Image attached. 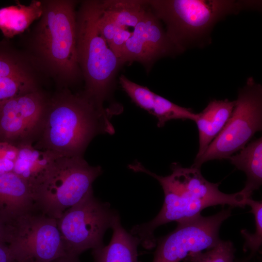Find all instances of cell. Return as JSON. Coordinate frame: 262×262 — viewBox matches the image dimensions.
Instances as JSON below:
<instances>
[{
  "label": "cell",
  "instance_id": "cell-11",
  "mask_svg": "<svg viewBox=\"0 0 262 262\" xmlns=\"http://www.w3.org/2000/svg\"><path fill=\"white\" fill-rule=\"evenodd\" d=\"M48 98L39 90L1 104L0 141L16 146L33 144L42 125Z\"/></svg>",
  "mask_w": 262,
  "mask_h": 262
},
{
  "label": "cell",
  "instance_id": "cell-16",
  "mask_svg": "<svg viewBox=\"0 0 262 262\" xmlns=\"http://www.w3.org/2000/svg\"><path fill=\"white\" fill-rule=\"evenodd\" d=\"M235 105V100L228 99L211 100L197 114L195 120L199 136V149L196 158L201 156L228 121Z\"/></svg>",
  "mask_w": 262,
  "mask_h": 262
},
{
  "label": "cell",
  "instance_id": "cell-25",
  "mask_svg": "<svg viewBox=\"0 0 262 262\" xmlns=\"http://www.w3.org/2000/svg\"><path fill=\"white\" fill-rule=\"evenodd\" d=\"M0 262H15L8 244L0 243Z\"/></svg>",
  "mask_w": 262,
  "mask_h": 262
},
{
  "label": "cell",
  "instance_id": "cell-20",
  "mask_svg": "<svg viewBox=\"0 0 262 262\" xmlns=\"http://www.w3.org/2000/svg\"><path fill=\"white\" fill-rule=\"evenodd\" d=\"M228 159L238 169L246 173L247 180L242 190L251 196L262 184V137L247 144Z\"/></svg>",
  "mask_w": 262,
  "mask_h": 262
},
{
  "label": "cell",
  "instance_id": "cell-27",
  "mask_svg": "<svg viewBox=\"0 0 262 262\" xmlns=\"http://www.w3.org/2000/svg\"><path fill=\"white\" fill-rule=\"evenodd\" d=\"M51 262H81L78 257L65 255L60 257Z\"/></svg>",
  "mask_w": 262,
  "mask_h": 262
},
{
  "label": "cell",
  "instance_id": "cell-19",
  "mask_svg": "<svg viewBox=\"0 0 262 262\" xmlns=\"http://www.w3.org/2000/svg\"><path fill=\"white\" fill-rule=\"evenodd\" d=\"M43 13L42 0H32L28 5L19 1L15 5L0 8V30L6 39L23 33Z\"/></svg>",
  "mask_w": 262,
  "mask_h": 262
},
{
  "label": "cell",
  "instance_id": "cell-29",
  "mask_svg": "<svg viewBox=\"0 0 262 262\" xmlns=\"http://www.w3.org/2000/svg\"></svg>",
  "mask_w": 262,
  "mask_h": 262
},
{
  "label": "cell",
  "instance_id": "cell-6",
  "mask_svg": "<svg viewBox=\"0 0 262 262\" xmlns=\"http://www.w3.org/2000/svg\"><path fill=\"white\" fill-rule=\"evenodd\" d=\"M79 156H59L33 192L36 208L57 219L64 212L93 192L94 180L102 173Z\"/></svg>",
  "mask_w": 262,
  "mask_h": 262
},
{
  "label": "cell",
  "instance_id": "cell-3",
  "mask_svg": "<svg viewBox=\"0 0 262 262\" xmlns=\"http://www.w3.org/2000/svg\"><path fill=\"white\" fill-rule=\"evenodd\" d=\"M114 131L107 115L83 92L67 88L48 98L42 125L33 147L60 156H82L97 134Z\"/></svg>",
  "mask_w": 262,
  "mask_h": 262
},
{
  "label": "cell",
  "instance_id": "cell-4",
  "mask_svg": "<svg viewBox=\"0 0 262 262\" xmlns=\"http://www.w3.org/2000/svg\"><path fill=\"white\" fill-rule=\"evenodd\" d=\"M148 5L165 25L167 34L183 53L212 42L215 26L229 16L259 10L256 0H150Z\"/></svg>",
  "mask_w": 262,
  "mask_h": 262
},
{
  "label": "cell",
  "instance_id": "cell-12",
  "mask_svg": "<svg viewBox=\"0 0 262 262\" xmlns=\"http://www.w3.org/2000/svg\"><path fill=\"white\" fill-rule=\"evenodd\" d=\"M181 53L148 3L141 19L125 44L119 60L121 66L127 62H138L149 71L160 59Z\"/></svg>",
  "mask_w": 262,
  "mask_h": 262
},
{
  "label": "cell",
  "instance_id": "cell-2",
  "mask_svg": "<svg viewBox=\"0 0 262 262\" xmlns=\"http://www.w3.org/2000/svg\"><path fill=\"white\" fill-rule=\"evenodd\" d=\"M43 13L27 37L26 50L40 71L62 86L82 77L77 50V1L42 0Z\"/></svg>",
  "mask_w": 262,
  "mask_h": 262
},
{
  "label": "cell",
  "instance_id": "cell-18",
  "mask_svg": "<svg viewBox=\"0 0 262 262\" xmlns=\"http://www.w3.org/2000/svg\"><path fill=\"white\" fill-rule=\"evenodd\" d=\"M111 228L113 233L109 244L93 249L94 262H139V240L122 226L118 214Z\"/></svg>",
  "mask_w": 262,
  "mask_h": 262
},
{
  "label": "cell",
  "instance_id": "cell-15",
  "mask_svg": "<svg viewBox=\"0 0 262 262\" xmlns=\"http://www.w3.org/2000/svg\"><path fill=\"white\" fill-rule=\"evenodd\" d=\"M35 210L31 186L14 172L0 174V217L10 225Z\"/></svg>",
  "mask_w": 262,
  "mask_h": 262
},
{
  "label": "cell",
  "instance_id": "cell-1",
  "mask_svg": "<svg viewBox=\"0 0 262 262\" xmlns=\"http://www.w3.org/2000/svg\"><path fill=\"white\" fill-rule=\"evenodd\" d=\"M135 172L146 173L156 179L163 189L164 199L162 208L151 221L134 226L131 233L137 237L147 249L156 246L154 231L158 227L176 221L180 223L200 215L207 207L228 205L244 207L249 196L242 190L234 194H226L218 188L219 183H212L202 175L200 169L171 164L172 173L161 176L146 169L139 162L129 165Z\"/></svg>",
  "mask_w": 262,
  "mask_h": 262
},
{
  "label": "cell",
  "instance_id": "cell-7",
  "mask_svg": "<svg viewBox=\"0 0 262 262\" xmlns=\"http://www.w3.org/2000/svg\"><path fill=\"white\" fill-rule=\"evenodd\" d=\"M262 130V86L252 77L238 91L228 121L192 167L200 169L209 161L229 159Z\"/></svg>",
  "mask_w": 262,
  "mask_h": 262
},
{
  "label": "cell",
  "instance_id": "cell-14",
  "mask_svg": "<svg viewBox=\"0 0 262 262\" xmlns=\"http://www.w3.org/2000/svg\"><path fill=\"white\" fill-rule=\"evenodd\" d=\"M147 5V0H98V26L119 58Z\"/></svg>",
  "mask_w": 262,
  "mask_h": 262
},
{
  "label": "cell",
  "instance_id": "cell-22",
  "mask_svg": "<svg viewBox=\"0 0 262 262\" xmlns=\"http://www.w3.org/2000/svg\"><path fill=\"white\" fill-rule=\"evenodd\" d=\"M235 249L230 241H220L214 247L189 254L184 262H234Z\"/></svg>",
  "mask_w": 262,
  "mask_h": 262
},
{
  "label": "cell",
  "instance_id": "cell-28",
  "mask_svg": "<svg viewBox=\"0 0 262 262\" xmlns=\"http://www.w3.org/2000/svg\"><path fill=\"white\" fill-rule=\"evenodd\" d=\"M236 262H248V261L246 260H241V261H236Z\"/></svg>",
  "mask_w": 262,
  "mask_h": 262
},
{
  "label": "cell",
  "instance_id": "cell-10",
  "mask_svg": "<svg viewBox=\"0 0 262 262\" xmlns=\"http://www.w3.org/2000/svg\"><path fill=\"white\" fill-rule=\"evenodd\" d=\"M230 215V210H222L210 216L200 215L178 223L174 230L156 239L153 262H180L189 254L214 247L221 240V224Z\"/></svg>",
  "mask_w": 262,
  "mask_h": 262
},
{
  "label": "cell",
  "instance_id": "cell-26",
  "mask_svg": "<svg viewBox=\"0 0 262 262\" xmlns=\"http://www.w3.org/2000/svg\"><path fill=\"white\" fill-rule=\"evenodd\" d=\"M10 238V225L0 217V243L8 244Z\"/></svg>",
  "mask_w": 262,
  "mask_h": 262
},
{
  "label": "cell",
  "instance_id": "cell-13",
  "mask_svg": "<svg viewBox=\"0 0 262 262\" xmlns=\"http://www.w3.org/2000/svg\"><path fill=\"white\" fill-rule=\"evenodd\" d=\"M43 74L29 57L9 41H0V105L16 97L41 90Z\"/></svg>",
  "mask_w": 262,
  "mask_h": 262
},
{
  "label": "cell",
  "instance_id": "cell-9",
  "mask_svg": "<svg viewBox=\"0 0 262 262\" xmlns=\"http://www.w3.org/2000/svg\"><path fill=\"white\" fill-rule=\"evenodd\" d=\"M9 225L8 244L15 262H51L66 255L57 219L35 210Z\"/></svg>",
  "mask_w": 262,
  "mask_h": 262
},
{
  "label": "cell",
  "instance_id": "cell-17",
  "mask_svg": "<svg viewBox=\"0 0 262 262\" xmlns=\"http://www.w3.org/2000/svg\"><path fill=\"white\" fill-rule=\"evenodd\" d=\"M16 147L18 151L13 172L26 181L34 192L45 177L53 161L60 155L37 149L33 144H20Z\"/></svg>",
  "mask_w": 262,
  "mask_h": 262
},
{
  "label": "cell",
  "instance_id": "cell-5",
  "mask_svg": "<svg viewBox=\"0 0 262 262\" xmlns=\"http://www.w3.org/2000/svg\"><path fill=\"white\" fill-rule=\"evenodd\" d=\"M98 0L81 2L76 12L78 61L85 81L83 93L106 113L103 103L112 92L121 66L98 24Z\"/></svg>",
  "mask_w": 262,
  "mask_h": 262
},
{
  "label": "cell",
  "instance_id": "cell-23",
  "mask_svg": "<svg viewBox=\"0 0 262 262\" xmlns=\"http://www.w3.org/2000/svg\"><path fill=\"white\" fill-rule=\"evenodd\" d=\"M246 205L250 206L251 212L254 216L255 231L250 233L244 229L241 233L245 239L243 250H249L252 256L259 251L262 244V202L254 200L250 197L247 199Z\"/></svg>",
  "mask_w": 262,
  "mask_h": 262
},
{
  "label": "cell",
  "instance_id": "cell-8",
  "mask_svg": "<svg viewBox=\"0 0 262 262\" xmlns=\"http://www.w3.org/2000/svg\"><path fill=\"white\" fill-rule=\"evenodd\" d=\"M118 213L95 197L93 191L65 211L57 219L66 255L78 257L103 246V237Z\"/></svg>",
  "mask_w": 262,
  "mask_h": 262
},
{
  "label": "cell",
  "instance_id": "cell-24",
  "mask_svg": "<svg viewBox=\"0 0 262 262\" xmlns=\"http://www.w3.org/2000/svg\"><path fill=\"white\" fill-rule=\"evenodd\" d=\"M17 151L16 146L0 141V174L13 172Z\"/></svg>",
  "mask_w": 262,
  "mask_h": 262
},
{
  "label": "cell",
  "instance_id": "cell-21",
  "mask_svg": "<svg viewBox=\"0 0 262 262\" xmlns=\"http://www.w3.org/2000/svg\"><path fill=\"white\" fill-rule=\"evenodd\" d=\"M150 114L157 119L158 127H163L166 122L171 120L189 119L195 121L197 117V114L190 109L178 105L156 93Z\"/></svg>",
  "mask_w": 262,
  "mask_h": 262
}]
</instances>
